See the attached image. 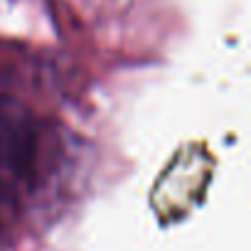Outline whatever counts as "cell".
<instances>
[{"label":"cell","mask_w":251,"mask_h":251,"mask_svg":"<svg viewBox=\"0 0 251 251\" xmlns=\"http://www.w3.org/2000/svg\"><path fill=\"white\" fill-rule=\"evenodd\" d=\"M54 123L0 89V231L18 224L59 170Z\"/></svg>","instance_id":"cell-1"}]
</instances>
